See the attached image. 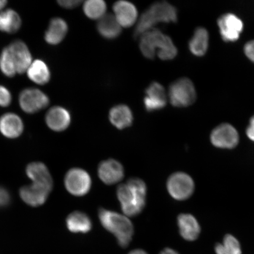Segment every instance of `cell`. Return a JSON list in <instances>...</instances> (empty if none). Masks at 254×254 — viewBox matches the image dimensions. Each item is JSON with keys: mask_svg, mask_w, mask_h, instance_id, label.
<instances>
[{"mask_svg": "<svg viewBox=\"0 0 254 254\" xmlns=\"http://www.w3.org/2000/svg\"><path fill=\"white\" fill-rule=\"evenodd\" d=\"M160 254H180L176 250L171 249H166L162 251Z\"/></svg>", "mask_w": 254, "mask_h": 254, "instance_id": "obj_36", "label": "cell"}, {"mask_svg": "<svg viewBox=\"0 0 254 254\" xmlns=\"http://www.w3.org/2000/svg\"><path fill=\"white\" fill-rule=\"evenodd\" d=\"M128 254H148L147 253L144 252V250H135L132 252H130Z\"/></svg>", "mask_w": 254, "mask_h": 254, "instance_id": "obj_37", "label": "cell"}, {"mask_svg": "<svg viewBox=\"0 0 254 254\" xmlns=\"http://www.w3.org/2000/svg\"><path fill=\"white\" fill-rule=\"evenodd\" d=\"M246 134L250 140L254 142V116L250 119V125L246 130Z\"/></svg>", "mask_w": 254, "mask_h": 254, "instance_id": "obj_34", "label": "cell"}, {"mask_svg": "<svg viewBox=\"0 0 254 254\" xmlns=\"http://www.w3.org/2000/svg\"><path fill=\"white\" fill-rule=\"evenodd\" d=\"M82 1H78V0H60L58 1L59 4L64 8L65 9H73L77 7L78 6L80 5Z\"/></svg>", "mask_w": 254, "mask_h": 254, "instance_id": "obj_31", "label": "cell"}, {"mask_svg": "<svg viewBox=\"0 0 254 254\" xmlns=\"http://www.w3.org/2000/svg\"><path fill=\"white\" fill-rule=\"evenodd\" d=\"M83 11L88 18L98 21L106 14L107 5L102 0H88L84 3Z\"/></svg>", "mask_w": 254, "mask_h": 254, "instance_id": "obj_27", "label": "cell"}, {"mask_svg": "<svg viewBox=\"0 0 254 254\" xmlns=\"http://www.w3.org/2000/svg\"><path fill=\"white\" fill-rule=\"evenodd\" d=\"M17 74L26 72L33 62L29 49L23 41L17 40L7 47Z\"/></svg>", "mask_w": 254, "mask_h": 254, "instance_id": "obj_11", "label": "cell"}, {"mask_svg": "<svg viewBox=\"0 0 254 254\" xmlns=\"http://www.w3.org/2000/svg\"><path fill=\"white\" fill-rule=\"evenodd\" d=\"M209 34L205 28L198 27L189 42V49L196 57L204 56L207 52Z\"/></svg>", "mask_w": 254, "mask_h": 254, "instance_id": "obj_23", "label": "cell"}, {"mask_svg": "<svg viewBox=\"0 0 254 254\" xmlns=\"http://www.w3.org/2000/svg\"><path fill=\"white\" fill-rule=\"evenodd\" d=\"M177 20L178 12L174 6L166 1L155 2L136 22L134 36L140 37L145 32L154 29L159 23H176Z\"/></svg>", "mask_w": 254, "mask_h": 254, "instance_id": "obj_3", "label": "cell"}, {"mask_svg": "<svg viewBox=\"0 0 254 254\" xmlns=\"http://www.w3.org/2000/svg\"><path fill=\"white\" fill-rule=\"evenodd\" d=\"M180 233L184 240L195 241L201 232L198 222L193 215L189 214H180L178 217Z\"/></svg>", "mask_w": 254, "mask_h": 254, "instance_id": "obj_19", "label": "cell"}, {"mask_svg": "<svg viewBox=\"0 0 254 254\" xmlns=\"http://www.w3.org/2000/svg\"><path fill=\"white\" fill-rule=\"evenodd\" d=\"M66 226L72 233H86L91 230L92 223L87 214L84 212L75 211L66 218Z\"/></svg>", "mask_w": 254, "mask_h": 254, "instance_id": "obj_25", "label": "cell"}, {"mask_svg": "<svg viewBox=\"0 0 254 254\" xmlns=\"http://www.w3.org/2000/svg\"><path fill=\"white\" fill-rule=\"evenodd\" d=\"M0 69L3 74L8 77H14L17 74L7 47L3 49L0 55Z\"/></svg>", "mask_w": 254, "mask_h": 254, "instance_id": "obj_28", "label": "cell"}, {"mask_svg": "<svg viewBox=\"0 0 254 254\" xmlns=\"http://www.w3.org/2000/svg\"><path fill=\"white\" fill-rule=\"evenodd\" d=\"M65 186L68 191L75 196H83L89 192L91 186L90 176L80 168H73L66 173Z\"/></svg>", "mask_w": 254, "mask_h": 254, "instance_id": "obj_8", "label": "cell"}, {"mask_svg": "<svg viewBox=\"0 0 254 254\" xmlns=\"http://www.w3.org/2000/svg\"><path fill=\"white\" fill-rule=\"evenodd\" d=\"M51 191L52 190L45 187L32 183L30 186L22 187L20 190V195L27 204L39 206L46 202Z\"/></svg>", "mask_w": 254, "mask_h": 254, "instance_id": "obj_15", "label": "cell"}, {"mask_svg": "<svg viewBox=\"0 0 254 254\" xmlns=\"http://www.w3.org/2000/svg\"><path fill=\"white\" fill-rule=\"evenodd\" d=\"M22 24L20 16L12 9L0 12V30L12 34L17 32Z\"/></svg>", "mask_w": 254, "mask_h": 254, "instance_id": "obj_26", "label": "cell"}, {"mask_svg": "<svg viewBox=\"0 0 254 254\" xmlns=\"http://www.w3.org/2000/svg\"><path fill=\"white\" fill-rule=\"evenodd\" d=\"M49 98L39 89L29 88L22 91L19 96V104L22 110L28 114H34L46 108Z\"/></svg>", "mask_w": 254, "mask_h": 254, "instance_id": "obj_7", "label": "cell"}, {"mask_svg": "<svg viewBox=\"0 0 254 254\" xmlns=\"http://www.w3.org/2000/svg\"><path fill=\"white\" fill-rule=\"evenodd\" d=\"M9 201V194L7 190L4 189H0V206H5Z\"/></svg>", "mask_w": 254, "mask_h": 254, "instance_id": "obj_33", "label": "cell"}, {"mask_svg": "<svg viewBox=\"0 0 254 254\" xmlns=\"http://www.w3.org/2000/svg\"><path fill=\"white\" fill-rule=\"evenodd\" d=\"M26 174L33 184L45 187L48 189L52 190V177L47 167L44 164L36 162L28 165Z\"/></svg>", "mask_w": 254, "mask_h": 254, "instance_id": "obj_18", "label": "cell"}, {"mask_svg": "<svg viewBox=\"0 0 254 254\" xmlns=\"http://www.w3.org/2000/svg\"><path fill=\"white\" fill-rule=\"evenodd\" d=\"M98 171L100 179L107 185L119 183L125 176L122 165L114 160L103 161L100 164Z\"/></svg>", "mask_w": 254, "mask_h": 254, "instance_id": "obj_14", "label": "cell"}, {"mask_svg": "<svg viewBox=\"0 0 254 254\" xmlns=\"http://www.w3.org/2000/svg\"><path fill=\"white\" fill-rule=\"evenodd\" d=\"M167 186L170 195L179 201L190 198L195 188L192 178L182 172L171 175L168 180Z\"/></svg>", "mask_w": 254, "mask_h": 254, "instance_id": "obj_6", "label": "cell"}, {"mask_svg": "<svg viewBox=\"0 0 254 254\" xmlns=\"http://www.w3.org/2000/svg\"><path fill=\"white\" fill-rule=\"evenodd\" d=\"M7 4V1L6 0H0V11H1L4 8Z\"/></svg>", "mask_w": 254, "mask_h": 254, "instance_id": "obj_38", "label": "cell"}, {"mask_svg": "<svg viewBox=\"0 0 254 254\" xmlns=\"http://www.w3.org/2000/svg\"><path fill=\"white\" fill-rule=\"evenodd\" d=\"M68 29V25L63 18H53L44 35V39L50 45H57L64 39Z\"/></svg>", "mask_w": 254, "mask_h": 254, "instance_id": "obj_20", "label": "cell"}, {"mask_svg": "<svg viewBox=\"0 0 254 254\" xmlns=\"http://www.w3.org/2000/svg\"><path fill=\"white\" fill-rule=\"evenodd\" d=\"M26 73L31 81L39 85L46 84L51 77L49 66L45 62L41 60L33 61Z\"/></svg>", "mask_w": 254, "mask_h": 254, "instance_id": "obj_24", "label": "cell"}, {"mask_svg": "<svg viewBox=\"0 0 254 254\" xmlns=\"http://www.w3.org/2000/svg\"><path fill=\"white\" fill-rule=\"evenodd\" d=\"M97 28L101 36L108 40L116 39L122 31V27L112 14H106L98 20Z\"/></svg>", "mask_w": 254, "mask_h": 254, "instance_id": "obj_21", "label": "cell"}, {"mask_svg": "<svg viewBox=\"0 0 254 254\" xmlns=\"http://www.w3.org/2000/svg\"><path fill=\"white\" fill-rule=\"evenodd\" d=\"M227 254H241V248L239 241L232 235H227L222 244Z\"/></svg>", "mask_w": 254, "mask_h": 254, "instance_id": "obj_29", "label": "cell"}, {"mask_svg": "<svg viewBox=\"0 0 254 254\" xmlns=\"http://www.w3.org/2000/svg\"><path fill=\"white\" fill-rule=\"evenodd\" d=\"M167 103V95L165 88L157 82H153L145 90L144 104L150 112L164 109Z\"/></svg>", "mask_w": 254, "mask_h": 254, "instance_id": "obj_12", "label": "cell"}, {"mask_svg": "<svg viewBox=\"0 0 254 254\" xmlns=\"http://www.w3.org/2000/svg\"><path fill=\"white\" fill-rule=\"evenodd\" d=\"M110 122L116 128L123 129L132 125L133 115L131 110L126 105L121 104L111 109L109 114Z\"/></svg>", "mask_w": 254, "mask_h": 254, "instance_id": "obj_22", "label": "cell"}, {"mask_svg": "<svg viewBox=\"0 0 254 254\" xmlns=\"http://www.w3.org/2000/svg\"><path fill=\"white\" fill-rule=\"evenodd\" d=\"M168 95L171 105L179 108L190 106L196 99L194 85L190 79L186 77L173 82L170 85Z\"/></svg>", "mask_w": 254, "mask_h": 254, "instance_id": "obj_5", "label": "cell"}, {"mask_svg": "<svg viewBox=\"0 0 254 254\" xmlns=\"http://www.w3.org/2000/svg\"><path fill=\"white\" fill-rule=\"evenodd\" d=\"M217 25L222 39L227 43L236 42L244 30L242 20L232 13L221 15L218 19Z\"/></svg>", "mask_w": 254, "mask_h": 254, "instance_id": "obj_9", "label": "cell"}, {"mask_svg": "<svg viewBox=\"0 0 254 254\" xmlns=\"http://www.w3.org/2000/svg\"><path fill=\"white\" fill-rule=\"evenodd\" d=\"M244 53L247 58L254 63V40L250 41L246 44Z\"/></svg>", "mask_w": 254, "mask_h": 254, "instance_id": "obj_32", "label": "cell"}, {"mask_svg": "<svg viewBox=\"0 0 254 254\" xmlns=\"http://www.w3.org/2000/svg\"><path fill=\"white\" fill-rule=\"evenodd\" d=\"M210 138L215 147L224 149L236 147L240 140L237 129L228 123L216 127L211 132Z\"/></svg>", "mask_w": 254, "mask_h": 254, "instance_id": "obj_10", "label": "cell"}, {"mask_svg": "<svg viewBox=\"0 0 254 254\" xmlns=\"http://www.w3.org/2000/svg\"><path fill=\"white\" fill-rule=\"evenodd\" d=\"M99 219L103 226L116 237L121 247L128 246L134 234V227L129 219L103 208L100 209Z\"/></svg>", "mask_w": 254, "mask_h": 254, "instance_id": "obj_4", "label": "cell"}, {"mask_svg": "<svg viewBox=\"0 0 254 254\" xmlns=\"http://www.w3.org/2000/svg\"><path fill=\"white\" fill-rule=\"evenodd\" d=\"M216 254H227L222 244H217L215 247Z\"/></svg>", "mask_w": 254, "mask_h": 254, "instance_id": "obj_35", "label": "cell"}, {"mask_svg": "<svg viewBox=\"0 0 254 254\" xmlns=\"http://www.w3.org/2000/svg\"><path fill=\"white\" fill-rule=\"evenodd\" d=\"M114 16L122 28H129L137 22L138 11L132 3L119 1L113 5Z\"/></svg>", "mask_w": 254, "mask_h": 254, "instance_id": "obj_13", "label": "cell"}, {"mask_svg": "<svg viewBox=\"0 0 254 254\" xmlns=\"http://www.w3.org/2000/svg\"><path fill=\"white\" fill-rule=\"evenodd\" d=\"M139 40V49L147 59H153L157 55L161 60L167 61L177 55L178 50L173 40L157 28L145 32Z\"/></svg>", "mask_w": 254, "mask_h": 254, "instance_id": "obj_1", "label": "cell"}, {"mask_svg": "<svg viewBox=\"0 0 254 254\" xmlns=\"http://www.w3.org/2000/svg\"><path fill=\"white\" fill-rule=\"evenodd\" d=\"M46 123L47 126L53 131H64L70 125V114L64 108L54 107L48 111L46 116Z\"/></svg>", "mask_w": 254, "mask_h": 254, "instance_id": "obj_16", "label": "cell"}, {"mask_svg": "<svg viewBox=\"0 0 254 254\" xmlns=\"http://www.w3.org/2000/svg\"><path fill=\"white\" fill-rule=\"evenodd\" d=\"M147 187L143 181L131 179L117 189V196L122 210L128 217L139 214L145 205Z\"/></svg>", "mask_w": 254, "mask_h": 254, "instance_id": "obj_2", "label": "cell"}, {"mask_svg": "<svg viewBox=\"0 0 254 254\" xmlns=\"http://www.w3.org/2000/svg\"><path fill=\"white\" fill-rule=\"evenodd\" d=\"M24 129L23 121L17 114L9 113L0 117V132L9 138L18 137Z\"/></svg>", "mask_w": 254, "mask_h": 254, "instance_id": "obj_17", "label": "cell"}, {"mask_svg": "<svg viewBox=\"0 0 254 254\" xmlns=\"http://www.w3.org/2000/svg\"><path fill=\"white\" fill-rule=\"evenodd\" d=\"M12 97L7 88L0 85V107H5L10 105Z\"/></svg>", "mask_w": 254, "mask_h": 254, "instance_id": "obj_30", "label": "cell"}]
</instances>
